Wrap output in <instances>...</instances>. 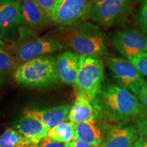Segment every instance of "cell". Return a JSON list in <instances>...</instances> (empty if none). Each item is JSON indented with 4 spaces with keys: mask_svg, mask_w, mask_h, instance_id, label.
I'll return each instance as SVG.
<instances>
[{
    "mask_svg": "<svg viewBox=\"0 0 147 147\" xmlns=\"http://www.w3.org/2000/svg\"><path fill=\"white\" fill-rule=\"evenodd\" d=\"M97 98L101 108L113 120L126 121L140 115L144 107L136 95L126 88L107 82Z\"/></svg>",
    "mask_w": 147,
    "mask_h": 147,
    "instance_id": "1",
    "label": "cell"
},
{
    "mask_svg": "<svg viewBox=\"0 0 147 147\" xmlns=\"http://www.w3.org/2000/svg\"><path fill=\"white\" fill-rule=\"evenodd\" d=\"M13 78L21 85L32 88H49L61 81L52 55H44L20 65L13 72Z\"/></svg>",
    "mask_w": 147,
    "mask_h": 147,
    "instance_id": "2",
    "label": "cell"
},
{
    "mask_svg": "<svg viewBox=\"0 0 147 147\" xmlns=\"http://www.w3.org/2000/svg\"><path fill=\"white\" fill-rule=\"evenodd\" d=\"M64 45L57 40L40 38L29 27L21 26L17 38L8 47V51L21 64L35 58L61 51Z\"/></svg>",
    "mask_w": 147,
    "mask_h": 147,
    "instance_id": "3",
    "label": "cell"
},
{
    "mask_svg": "<svg viewBox=\"0 0 147 147\" xmlns=\"http://www.w3.org/2000/svg\"><path fill=\"white\" fill-rule=\"evenodd\" d=\"M66 40L78 54L97 57L106 55L109 45L107 36L98 25L85 21L75 26Z\"/></svg>",
    "mask_w": 147,
    "mask_h": 147,
    "instance_id": "4",
    "label": "cell"
},
{
    "mask_svg": "<svg viewBox=\"0 0 147 147\" xmlns=\"http://www.w3.org/2000/svg\"><path fill=\"white\" fill-rule=\"evenodd\" d=\"M104 69L100 57L80 55V66L75 85L91 102L95 101L102 88Z\"/></svg>",
    "mask_w": 147,
    "mask_h": 147,
    "instance_id": "5",
    "label": "cell"
},
{
    "mask_svg": "<svg viewBox=\"0 0 147 147\" xmlns=\"http://www.w3.org/2000/svg\"><path fill=\"white\" fill-rule=\"evenodd\" d=\"M131 14L128 0H102L96 3L89 1L88 18L103 27L123 24Z\"/></svg>",
    "mask_w": 147,
    "mask_h": 147,
    "instance_id": "6",
    "label": "cell"
},
{
    "mask_svg": "<svg viewBox=\"0 0 147 147\" xmlns=\"http://www.w3.org/2000/svg\"><path fill=\"white\" fill-rule=\"evenodd\" d=\"M112 44L129 61L147 53V34L134 27L122 29L114 34Z\"/></svg>",
    "mask_w": 147,
    "mask_h": 147,
    "instance_id": "7",
    "label": "cell"
},
{
    "mask_svg": "<svg viewBox=\"0 0 147 147\" xmlns=\"http://www.w3.org/2000/svg\"><path fill=\"white\" fill-rule=\"evenodd\" d=\"M88 0H57L50 19L57 25L76 26L88 18Z\"/></svg>",
    "mask_w": 147,
    "mask_h": 147,
    "instance_id": "8",
    "label": "cell"
},
{
    "mask_svg": "<svg viewBox=\"0 0 147 147\" xmlns=\"http://www.w3.org/2000/svg\"><path fill=\"white\" fill-rule=\"evenodd\" d=\"M106 63L120 86L137 95L146 81L136 67L130 61L120 57L108 58Z\"/></svg>",
    "mask_w": 147,
    "mask_h": 147,
    "instance_id": "9",
    "label": "cell"
},
{
    "mask_svg": "<svg viewBox=\"0 0 147 147\" xmlns=\"http://www.w3.org/2000/svg\"><path fill=\"white\" fill-rule=\"evenodd\" d=\"M23 21L21 0H2L0 2V40L13 42Z\"/></svg>",
    "mask_w": 147,
    "mask_h": 147,
    "instance_id": "10",
    "label": "cell"
},
{
    "mask_svg": "<svg viewBox=\"0 0 147 147\" xmlns=\"http://www.w3.org/2000/svg\"><path fill=\"white\" fill-rule=\"evenodd\" d=\"M11 127L26 137L33 143V145L39 144L42 139L47 136L50 128L44 124L39 119L26 115L16 121Z\"/></svg>",
    "mask_w": 147,
    "mask_h": 147,
    "instance_id": "11",
    "label": "cell"
},
{
    "mask_svg": "<svg viewBox=\"0 0 147 147\" xmlns=\"http://www.w3.org/2000/svg\"><path fill=\"white\" fill-rule=\"evenodd\" d=\"M56 66L60 80L64 84H75L80 66V55L67 51L61 53L56 59Z\"/></svg>",
    "mask_w": 147,
    "mask_h": 147,
    "instance_id": "12",
    "label": "cell"
},
{
    "mask_svg": "<svg viewBox=\"0 0 147 147\" xmlns=\"http://www.w3.org/2000/svg\"><path fill=\"white\" fill-rule=\"evenodd\" d=\"M71 106L70 104H67L45 110L26 109L24 111V115L39 119L44 124L51 128L65 122L69 119Z\"/></svg>",
    "mask_w": 147,
    "mask_h": 147,
    "instance_id": "13",
    "label": "cell"
},
{
    "mask_svg": "<svg viewBox=\"0 0 147 147\" xmlns=\"http://www.w3.org/2000/svg\"><path fill=\"white\" fill-rule=\"evenodd\" d=\"M137 136V129L134 127H114L108 131L100 147H133Z\"/></svg>",
    "mask_w": 147,
    "mask_h": 147,
    "instance_id": "14",
    "label": "cell"
},
{
    "mask_svg": "<svg viewBox=\"0 0 147 147\" xmlns=\"http://www.w3.org/2000/svg\"><path fill=\"white\" fill-rule=\"evenodd\" d=\"M74 138L93 146H100L103 141L102 131L95 117L75 125Z\"/></svg>",
    "mask_w": 147,
    "mask_h": 147,
    "instance_id": "15",
    "label": "cell"
},
{
    "mask_svg": "<svg viewBox=\"0 0 147 147\" xmlns=\"http://www.w3.org/2000/svg\"><path fill=\"white\" fill-rule=\"evenodd\" d=\"M95 117L94 108L91 101L83 92L78 91L76 99L69 113V120L74 124H78Z\"/></svg>",
    "mask_w": 147,
    "mask_h": 147,
    "instance_id": "16",
    "label": "cell"
},
{
    "mask_svg": "<svg viewBox=\"0 0 147 147\" xmlns=\"http://www.w3.org/2000/svg\"><path fill=\"white\" fill-rule=\"evenodd\" d=\"M21 13L23 21L31 28L42 26L50 18L34 0H21Z\"/></svg>",
    "mask_w": 147,
    "mask_h": 147,
    "instance_id": "17",
    "label": "cell"
},
{
    "mask_svg": "<svg viewBox=\"0 0 147 147\" xmlns=\"http://www.w3.org/2000/svg\"><path fill=\"white\" fill-rule=\"evenodd\" d=\"M47 136L59 142H71L75 137V124L69 121L51 127L48 131Z\"/></svg>",
    "mask_w": 147,
    "mask_h": 147,
    "instance_id": "18",
    "label": "cell"
},
{
    "mask_svg": "<svg viewBox=\"0 0 147 147\" xmlns=\"http://www.w3.org/2000/svg\"><path fill=\"white\" fill-rule=\"evenodd\" d=\"M34 146L26 137L12 127L6 128L0 135V147H24Z\"/></svg>",
    "mask_w": 147,
    "mask_h": 147,
    "instance_id": "19",
    "label": "cell"
},
{
    "mask_svg": "<svg viewBox=\"0 0 147 147\" xmlns=\"http://www.w3.org/2000/svg\"><path fill=\"white\" fill-rule=\"evenodd\" d=\"M20 64L9 51L0 47V74L12 72L17 68Z\"/></svg>",
    "mask_w": 147,
    "mask_h": 147,
    "instance_id": "20",
    "label": "cell"
},
{
    "mask_svg": "<svg viewBox=\"0 0 147 147\" xmlns=\"http://www.w3.org/2000/svg\"><path fill=\"white\" fill-rule=\"evenodd\" d=\"M136 23L143 33L147 34V0H144L137 14Z\"/></svg>",
    "mask_w": 147,
    "mask_h": 147,
    "instance_id": "21",
    "label": "cell"
},
{
    "mask_svg": "<svg viewBox=\"0 0 147 147\" xmlns=\"http://www.w3.org/2000/svg\"><path fill=\"white\" fill-rule=\"evenodd\" d=\"M142 75L147 77V57L144 56L136 57L129 60Z\"/></svg>",
    "mask_w": 147,
    "mask_h": 147,
    "instance_id": "22",
    "label": "cell"
},
{
    "mask_svg": "<svg viewBox=\"0 0 147 147\" xmlns=\"http://www.w3.org/2000/svg\"><path fill=\"white\" fill-rule=\"evenodd\" d=\"M33 147H65V143L57 142L47 136L42 139L39 144L33 146Z\"/></svg>",
    "mask_w": 147,
    "mask_h": 147,
    "instance_id": "23",
    "label": "cell"
},
{
    "mask_svg": "<svg viewBox=\"0 0 147 147\" xmlns=\"http://www.w3.org/2000/svg\"><path fill=\"white\" fill-rule=\"evenodd\" d=\"M34 1L47 12V14L50 17L51 11L57 0H34Z\"/></svg>",
    "mask_w": 147,
    "mask_h": 147,
    "instance_id": "24",
    "label": "cell"
},
{
    "mask_svg": "<svg viewBox=\"0 0 147 147\" xmlns=\"http://www.w3.org/2000/svg\"><path fill=\"white\" fill-rule=\"evenodd\" d=\"M138 134L140 137H147V117H141L136 124Z\"/></svg>",
    "mask_w": 147,
    "mask_h": 147,
    "instance_id": "25",
    "label": "cell"
},
{
    "mask_svg": "<svg viewBox=\"0 0 147 147\" xmlns=\"http://www.w3.org/2000/svg\"><path fill=\"white\" fill-rule=\"evenodd\" d=\"M140 101L141 104H142L144 108L147 109V82L145 83L140 88V91L137 95Z\"/></svg>",
    "mask_w": 147,
    "mask_h": 147,
    "instance_id": "26",
    "label": "cell"
},
{
    "mask_svg": "<svg viewBox=\"0 0 147 147\" xmlns=\"http://www.w3.org/2000/svg\"><path fill=\"white\" fill-rule=\"evenodd\" d=\"M65 147H95L77 139H73L71 142L65 143Z\"/></svg>",
    "mask_w": 147,
    "mask_h": 147,
    "instance_id": "27",
    "label": "cell"
},
{
    "mask_svg": "<svg viewBox=\"0 0 147 147\" xmlns=\"http://www.w3.org/2000/svg\"><path fill=\"white\" fill-rule=\"evenodd\" d=\"M133 147H147V137H140L138 138Z\"/></svg>",
    "mask_w": 147,
    "mask_h": 147,
    "instance_id": "28",
    "label": "cell"
},
{
    "mask_svg": "<svg viewBox=\"0 0 147 147\" xmlns=\"http://www.w3.org/2000/svg\"><path fill=\"white\" fill-rule=\"evenodd\" d=\"M4 82H5L4 77L3 76V75L0 74V89H1V87H2L3 84H4Z\"/></svg>",
    "mask_w": 147,
    "mask_h": 147,
    "instance_id": "29",
    "label": "cell"
},
{
    "mask_svg": "<svg viewBox=\"0 0 147 147\" xmlns=\"http://www.w3.org/2000/svg\"><path fill=\"white\" fill-rule=\"evenodd\" d=\"M102 1V0H90L89 2L90 3H96V2H98V1Z\"/></svg>",
    "mask_w": 147,
    "mask_h": 147,
    "instance_id": "30",
    "label": "cell"
},
{
    "mask_svg": "<svg viewBox=\"0 0 147 147\" xmlns=\"http://www.w3.org/2000/svg\"><path fill=\"white\" fill-rule=\"evenodd\" d=\"M4 45H5V42H3V41H2V40H0V47H3V46H4Z\"/></svg>",
    "mask_w": 147,
    "mask_h": 147,
    "instance_id": "31",
    "label": "cell"
},
{
    "mask_svg": "<svg viewBox=\"0 0 147 147\" xmlns=\"http://www.w3.org/2000/svg\"><path fill=\"white\" fill-rule=\"evenodd\" d=\"M129 1H131V2H138V1H144V0H128Z\"/></svg>",
    "mask_w": 147,
    "mask_h": 147,
    "instance_id": "32",
    "label": "cell"
},
{
    "mask_svg": "<svg viewBox=\"0 0 147 147\" xmlns=\"http://www.w3.org/2000/svg\"><path fill=\"white\" fill-rule=\"evenodd\" d=\"M24 147H33V146H24Z\"/></svg>",
    "mask_w": 147,
    "mask_h": 147,
    "instance_id": "33",
    "label": "cell"
},
{
    "mask_svg": "<svg viewBox=\"0 0 147 147\" xmlns=\"http://www.w3.org/2000/svg\"><path fill=\"white\" fill-rule=\"evenodd\" d=\"M144 57H147V53H146V54L145 55H144Z\"/></svg>",
    "mask_w": 147,
    "mask_h": 147,
    "instance_id": "34",
    "label": "cell"
},
{
    "mask_svg": "<svg viewBox=\"0 0 147 147\" xmlns=\"http://www.w3.org/2000/svg\"><path fill=\"white\" fill-rule=\"evenodd\" d=\"M1 1H2V0H0V2H1Z\"/></svg>",
    "mask_w": 147,
    "mask_h": 147,
    "instance_id": "35",
    "label": "cell"
}]
</instances>
